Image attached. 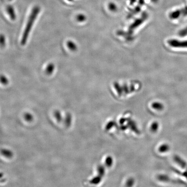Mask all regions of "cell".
<instances>
[{"label": "cell", "mask_w": 187, "mask_h": 187, "mask_svg": "<svg viewBox=\"0 0 187 187\" xmlns=\"http://www.w3.org/2000/svg\"><path fill=\"white\" fill-rule=\"evenodd\" d=\"M40 11V8L37 6H35L32 10L30 15L29 17L28 22L26 24L25 29H24L22 36L21 43L22 45L24 46L26 44L27 40L28 38L32 28V26H33L35 20L37 19V17Z\"/></svg>", "instance_id": "1"}, {"label": "cell", "mask_w": 187, "mask_h": 187, "mask_svg": "<svg viewBox=\"0 0 187 187\" xmlns=\"http://www.w3.org/2000/svg\"><path fill=\"white\" fill-rule=\"evenodd\" d=\"M170 46L175 48H187V40L180 41L176 39H171L168 42Z\"/></svg>", "instance_id": "2"}, {"label": "cell", "mask_w": 187, "mask_h": 187, "mask_svg": "<svg viewBox=\"0 0 187 187\" xmlns=\"http://www.w3.org/2000/svg\"><path fill=\"white\" fill-rule=\"evenodd\" d=\"M6 10H7V12H8L9 16L10 17V18H11V20H15L16 16L14 9L13 8V6H11V5H9V6H7V8H6Z\"/></svg>", "instance_id": "3"}, {"label": "cell", "mask_w": 187, "mask_h": 187, "mask_svg": "<svg viewBox=\"0 0 187 187\" xmlns=\"http://www.w3.org/2000/svg\"><path fill=\"white\" fill-rule=\"evenodd\" d=\"M181 15V10H177L175 11L171 12L169 15V17L171 19H175L179 18Z\"/></svg>", "instance_id": "4"}, {"label": "cell", "mask_w": 187, "mask_h": 187, "mask_svg": "<svg viewBox=\"0 0 187 187\" xmlns=\"http://www.w3.org/2000/svg\"><path fill=\"white\" fill-rule=\"evenodd\" d=\"M54 68H55V66L53 64H49L46 68V73L48 75L51 74L54 71Z\"/></svg>", "instance_id": "5"}, {"label": "cell", "mask_w": 187, "mask_h": 187, "mask_svg": "<svg viewBox=\"0 0 187 187\" xmlns=\"http://www.w3.org/2000/svg\"><path fill=\"white\" fill-rule=\"evenodd\" d=\"M175 161L178 162V164L180 165L182 167L185 168L186 167V162L182 159L180 158L179 157H178V156H176L175 158Z\"/></svg>", "instance_id": "6"}, {"label": "cell", "mask_w": 187, "mask_h": 187, "mask_svg": "<svg viewBox=\"0 0 187 187\" xmlns=\"http://www.w3.org/2000/svg\"><path fill=\"white\" fill-rule=\"evenodd\" d=\"M67 46L69 49L75 51L77 49V46L72 41H68L67 43Z\"/></svg>", "instance_id": "7"}, {"label": "cell", "mask_w": 187, "mask_h": 187, "mask_svg": "<svg viewBox=\"0 0 187 187\" xmlns=\"http://www.w3.org/2000/svg\"><path fill=\"white\" fill-rule=\"evenodd\" d=\"M1 152L3 155L8 157V158L11 157L12 156V155H13L12 152L8 150H3L1 151Z\"/></svg>", "instance_id": "8"}, {"label": "cell", "mask_w": 187, "mask_h": 187, "mask_svg": "<svg viewBox=\"0 0 187 187\" xmlns=\"http://www.w3.org/2000/svg\"><path fill=\"white\" fill-rule=\"evenodd\" d=\"M108 6L109 8L111 11H115L117 10V7L116 5L114 3H110Z\"/></svg>", "instance_id": "9"}, {"label": "cell", "mask_w": 187, "mask_h": 187, "mask_svg": "<svg viewBox=\"0 0 187 187\" xmlns=\"http://www.w3.org/2000/svg\"><path fill=\"white\" fill-rule=\"evenodd\" d=\"M86 19V17L84 14H80L77 16V20L79 22H83L85 21Z\"/></svg>", "instance_id": "10"}, {"label": "cell", "mask_w": 187, "mask_h": 187, "mask_svg": "<svg viewBox=\"0 0 187 187\" xmlns=\"http://www.w3.org/2000/svg\"><path fill=\"white\" fill-rule=\"evenodd\" d=\"M179 35L182 37H186L187 36V27L179 32Z\"/></svg>", "instance_id": "11"}, {"label": "cell", "mask_w": 187, "mask_h": 187, "mask_svg": "<svg viewBox=\"0 0 187 187\" xmlns=\"http://www.w3.org/2000/svg\"><path fill=\"white\" fill-rule=\"evenodd\" d=\"M55 117L57 118V120L59 121L60 122L62 120V117H61V114L60 112L59 111H56L55 113Z\"/></svg>", "instance_id": "12"}, {"label": "cell", "mask_w": 187, "mask_h": 187, "mask_svg": "<svg viewBox=\"0 0 187 187\" xmlns=\"http://www.w3.org/2000/svg\"><path fill=\"white\" fill-rule=\"evenodd\" d=\"M169 149V147L167 145H164L162 146H161L160 148V152H166Z\"/></svg>", "instance_id": "13"}, {"label": "cell", "mask_w": 187, "mask_h": 187, "mask_svg": "<svg viewBox=\"0 0 187 187\" xmlns=\"http://www.w3.org/2000/svg\"><path fill=\"white\" fill-rule=\"evenodd\" d=\"M153 107L156 109L160 110L162 108V105L160 104L156 103L153 104Z\"/></svg>", "instance_id": "14"}, {"label": "cell", "mask_w": 187, "mask_h": 187, "mask_svg": "<svg viewBox=\"0 0 187 187\" xmlns=\"http://www.w3.org/2000/svg\"><path fill=\"white\" fill-rule=\"evenodd\" d=\"M181 16H187V6L181 9Z\"/></svg>", "instance_id": "15"}, {"label": "cell", "mask_w": 187, "mask_h": 187, "mask_svg": "<svg viewBox=\"0 0 187 187\" xmlns=\"http://www.w3.org/2000/svg\"><path fill=\"white\" fill-rule=\"evenodd\" d=\"M25 118L27 121H30L32 120V117L30 114L27 113L25 115Z\"/></svg>", "instance_id": "16"}, {"label": "cell", "mask_w": 187, "mask_h": 187, "mask_svg": "<svg viewBox=\"0 0 187 187\" xmlns=\"http://www.w3.org/2000/svg\"><path fill=\"white\" fill-rule=\"evenodd\" d=\"M1 81L3 84L5 85V84H8V80L5 76L2 75L1 77Z\"/></svg>", "instance_id": "17"}, {"label": "cell", "mask_w": 187, "mask_h": 187, "mask_svg": "<svg viewBox=\"0 0 187 187\" xmlns=\"http://www.w3.org/2000/svg\"><path fill=\"white\" fill-rule=\"evenodd\" d=\"M71 122V117L70 115H68L66 117V124L67 125L70 124Z\"/></svg>", "instance_id": "18"}, {"label": "cell", "mask_w": 187, "mask_h": 187, "mask_svg": "<svg viewBox=\"0 0 187 187\" xmlns=\"http://www.w3.org/2000/svg\"><path fill=\"white\" fill-rule=\"evenodd\" d=\"M1 46H3L4 45V44H5V38H4V36H3L2 35L1 36Z\"/></svg>", "instance_id": "19"}, {"label": "cell", "mask_w": 187, "mask_h": 187, "mask_svg": "<svg viewBox=\"0 0 187 187\" xmlns=\"http://www.w3.org/2000/svg\"><path fill=\"white\" fill-rule=\"evenodd\" d=\"M158 128V124L156 123H155L153 124L152 126V129L153 131H156Z\"/></svg>", "instance_id": "20"}, {"label": "cell", "mask_w": 187, "mask_h": 187, "mask_svg": "<svg viewBox=\"0 0 187 187\" xmlns=\"http://www.w3.org/2000/svg\"><path fill=\"white\" fill-rule=\"evenodd\" d=\"M139 3L140 5H144V0H139Z\"/></svg>", "instance_id": "21"}, {"label": "cell", "mask_w": 187, "mask_h": 187, "mask_svg": "<svg viewBox=\"0 0 187 187\" xmlns=\"http://www.w3.org/2000/svg\"><path fill=\"white\" fill-rule=\"evenodd\" d=\"M136 1H137V0H130V4H132H132H133V3H135V2Z\"/></svg>", "instance_id": "22"}, {"label": "cell", "mask_w": 187, "mask_h": 187, "mask_svg": "<svg viewBox=\"0 0 187 187\" xmlns=\"http://www.w3.org/2000/svg\"><path fill=\"white\" fill-rule=\"evenodd\" d=\"M153 2L156 3L159 0H151Z\"/></svg>", "instance_id": "23"}, {"label": "cell", "mask_w": 187, "mask_h": 187, "mask_svg": "<svg viewBox=\"0 0 187 187\" xmlns=\"http://www.w3.org/2000/svg\"><path fill=\"white\" fill-rule=\"evenodd\" d=\"M68 1H72V0H68Z\"/></svg>", "instance_id": "24"}, {"label": "cell", "mask_w": 187, "mask_h": 187, "mask_svg": "<svg viewBox=\"0 0 187 187\" xmlns=\"http://www.w3.org/2000/svg\"><path fill=\"white\" fill-rule=\"evenodd\" d=\"M9 1H12V0H9Z\"/></svg>", "instance_id": "25"}]
</instances>
